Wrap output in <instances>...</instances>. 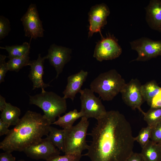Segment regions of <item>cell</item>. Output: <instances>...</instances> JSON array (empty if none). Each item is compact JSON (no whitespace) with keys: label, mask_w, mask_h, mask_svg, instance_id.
I'll return each instance as SVG.
<instances>
[{"label":"cell","mask_w":161,"mask_h":161,"mask_svg":"<svg viewBox=\"0 0 161 161\" xmlns=\"http://www.w3.org/2000/svg\"><path fill=\"white\" fill-rule=\"evenodd\" d=\"M88 134L92 138L84 155L91 161H125L133 153L131 125L119 111L111 110L97 120Z\"/></svg>","instance_id":"obj_1"},{"label":"cell","mask_w":161,"mask_h":161,"mask_svg":"<svg viewBox=\"0 0 161 161\" xmlns=\"http://www.w3.org/2000/svg\"><path fill=\"white\" fill-rule=\"evenodd\" d=\"M52 124L44 115L27 111L0 143L5 151H23L48 135Z\"/></svg>","instance_id":"obj_2"},{"label":"cell","mask_w":161,"mask_h":161,"mask_svg":"<svg viewBox=\"0 0 161 161\" xmlns=\"http://www.w3.org/2000/svg\"><path fill=\"white\" fill-rule=\"evenodd\" d=\"M124 79L115 69L100 74L91 82L90 89L103 101H111L126 84Z\"/></svg>","instance_id":"obj_3"},{"label":"cell","mask_w":161,"mask_h":161,"mask_svg":"<svg viewBox=\"0 0 161 161\" xmlns=\"http://www.w3.org/2000/svg\"><path fill=\"white\" fill-rule=\"evenodd\" d=\"M29 103L35 105L43 111L44 115L51 124L67 109L66 99L52 92L42 90L41 93L29 95Z\"/></svg>","instance_id":"obj_4"},{"label":"cell","mask_w":161,"mask_h":161,"mask_svg":"<svg viewBox=\"0 0 161 161\" xmlns=\"http://www.w3.org/2000/svg\"><path fill=\"white\" fill-rule=\"evenodd\" d=\"M88 119L82 117L76 125L64 129L65 154H81L87 149L89 145L86 138L89 124Z\"/></svg>","instance_id":"obj_5"},{"label":"cell","mask_w":161,"mask_h":161,"mask_svg":"<svg viewBox=\"0 0 161 161\" xmlns=\"http://www.w3.org/2000/svg\"><path fill=\"white\" fill-rule=\"evenodd\" d=\"M80 99L81 111L83 117L88 119L94 118L97 120L105 114L107 111L99 97L95 96L90 89H81Z\"/></svg>","instance_id":"obj_6"},{"label":"cell","mask_w":161,"mask_h":161,"mask_svg":"<svg viewBox=\"0 0 161 161\" xmlns=\"http://www.w3.org/2000/svg\"><path fill=\"white\" fill-rule=\"evenodd\" d=\"M122 49L119 44L118 40L109 33L101 38L95 46L93 57L98 61L112 60L118 57L122 53Z\"/></svg>","instance_id":"obj_7"},{"label":"cell","mask_w":161,"mask_h":161,"mask_svg":"<svg viewBox=\"0 0 161 161\" xmlns=\"http://www.w3.org/2000/svg\"><path fill=\"white\" fill-rule=\"evenodd\" d=\"M131 49L136 51L138 56L132 61H144L161 56V40L154 41L142 37L130 43Z\"/></svg>","instance_id":"obj_8"},{"label":"cell","mask_w":161,"mask_h":161,"mask_svg":"<svg viewBox=\"0 0 161 161\" xmlns=\"http://www.w3.org/2000/svg\"><path fill=\"white\" fill-rule=\"evenodd\" d=\"M21 21L25 36L30 37L31 39H36L44 36V30L35 4H30Z\"/></svg>","instance_id":"obj_9"},{"label":"cell","mask_w":161,"mask_h":161,"mask_svg":"<svg viewBox=\"0 0 161 161\" xmlns=\"http://www.w3.org/2000/svg\"><path fill=\"white\" fill-rule=\"evenodd\" d=\"M141 85L137 79H132L126 83L120 93L126 104L133 110L138 109L143 115L145 112L141 108L144 101L141 92Z\"/></svg>","instance_id":"obj_10"},{"label":"cell","mask_w":161,"mask_h":161,"mask_svg":"<svg viewBox=\"0 0 161 161\" xmlns=\"http://www.w3.org/2000/svg\"><path fill=\"white\" fill-rule=\"evenodd\" d=\"M28 157L35 160L43 159L46 161L59 155L58 149L47 137L38 143L31 146L23 151Z\"/></svg>","instance_id":"obj_11"},{"label":"cell","mask_w":161,"mask_h":161,"mask_svg":"<svg viewBox=\"0 0 161 161\" xmlns=\"http://www.w3.org/2000/svg\"><path fill=\"white\" fill-rule=\"evenodd\" d=\"M110 13L109 9L105 3L96 4L91 8L88 13L89 22L88 38L94 33L99 32L107 23V18Z\"/></svg>","instance_id":"obj_12"},{"label":"cell","mask_w":161,"mask_h":161,"mask_svg":"<svg viewBox=\"0 0 161 161\" xmlns=\"http://www.w3.org/2000/svg\"><path fill=\"white\" fill-rule=\"evenodd\" d=\"M48 51L47 59L55 68L56 72L55 78H57L62 72L65 65L71 60L72 49L53 44L50 46Z\"/></svg>","instance_id":"obj_13"},{"label":"cell","mask_w":161,"mask_h":161,"mask_svg":"<svg viewBox=\"0 0 161 161\" xmlns=\"http://www.w3.org/2000/svg\"><path fill=\"white\" fill-rule=\"evenodd\" d=\"M46 59H47V55L42 57L39 54L36 60L30 61L29 66L30 70L28 77L32 83V90L41 88L43 90L50 86L49 83H45L43 79L44 73V64Z\"/></svg>","instance_id":"obj_14"},{"label":"cell","mask_w":161,"mask_h":161,"mask_svg":"<svg viewBox=\"0 0 161 161\" xmlns=\"http://www.w3.org/2000/svg\"><path fill=\"white\" fill-rule=\"evenodd\" d=\"M88 74L86 71L82 69L79 72L67 78V83L63 92L64 98L70 99L73 101L77 94L79 92Z\"/></svg>","instance_id":"obj_15"},{"label":"cell","mask_w":161,"mask_h":161,"mask_svg":"<svg viewBox=\"0 0 161 161\" xmlns=\"http://www.w3.org/2000/svg\"><path fill=\"white\" fill-rule=\"evenodd\" d=\"M145 10V19L149 26L161 32V1L150 0Z\"/></svg>","instance_id":"obj_16"},{"label":"cell","mask_w":161,"mask_h":161,"mask_svg":"<svg viewBox=\"0 0 161 161\" xmlns=\"http://www.w3.org/2000/svg\"><path fill=\"white\" fill-rule=\"evenodd\" d=\"M21 113L19 108L7 103L5 108L1 112L0 119L10 126H15L20 119Z\"/></svg>","instance_id":"obj_17"},{"label":"cell","mask_w":161,"mask_h":161,"mask_svg":"<svg viewBox=\"0 0 161 161\" xmlns=\"http://www.w3.org/2000/svg\"><path fill=\"white\" fill-rule=\"evenodd\" d=\"M83 117V114L81 111L79 112L75 109L59 117L52 124L59 126L63 129H67L72 127L77 120Z\"/></svg>","instance_id":"obj_18"},{"label":"cell","mask_w":161,"mask_h":161,"mask_svg":"<svg viewBox=\"0 0 161 161\" xmlns=\"http://www.w3.org/2000/svg\"><path fill=\"white\" fill-rule=\"evenodd\" d=\"M142 148L141 154L145 161H161V151L158 143L150 140Z\"/></svg>","instance_id":"obj_19"},{"label":"cell","mask_w":161,"mask_h":161,"mask_svg":"<svg viewBox=\"0 0 161 161\" xmlns=\"http://www.w3.org/2000/svg\"><path fill=\"white\" fill-rule=\"evenodd\" d=\"M47 137L51 143L59 150L64 153L65 130L58 129L50 126Z\"/></svg>","instance_id":"obj_20"},{"label":"cell","mask_w":161,"mask_h":161,"mask_svg":"<svg viewBox=\"0 0 161 161\" xmlns=\"http://www.w3.org/2000/svg\"><path fill=\"white\" fill-rule=\"evenodd\" d=\"M161 89L154 80L148 81L141 85V90L144 100L149 106L153 98Z\"/></svg>","instance_id":"obj_21"},{"label":"cell","mask_w":161,"mask_h":161,"mask_svg":"<svg viewBox=\"0 0 161 161\" xmlns=\"http://www.w3.org/2000/svg\"><path fill=\"white\" fill-rule=\"evenodd\" d=\"M0 48L5 49L8 52L7 56L9 59L23 56L30 51V44L27 42H24L21 45L11 46H6Z\"/></svg>","instance_id":"obj_22"},{"label":"cell","mask_w":161,"mask_h":161,"mask_svg":"<svg viewBox=\"0 0 161 161\" xmlns=\"http://www.w3.org/2000/svg\"><path fill=\"white\" fill-rule=\"evenodd\" d=\"M30 51L22 56L9 59L7 62L9 71L18 72L23 67L29 66Z\"/></svg>","instance_id":"obj_23"},{"label":"cell","mask_w":161,"mask_h":161,"mask_svg":"<svg viewBox=\"0 0 161 161\" xmlns=\"http://www.w3.org/2000/svg\"><path fill=\"white\" fill-rule=\"evenodd\" d=\"M143 115L148 126L152 127L161 122V108H150Z\"/></svg>","instance_id":"obj_24"},{"label":"cell","mask_w":161,"mask_h":161,"mask_svg":"<svg viewBox=\"0 0 161 161\" xmlns=\"http://www.w3.org/2000/svg\"><path fill=\"white\" fill-rule=\"evenodd\" d=\"M151 128V127L148 126L142 128L137 136L134 137L135 140L139 143L142 148L150 140Z\"/></svg>","instance_id":"obj_25"},{"label":"cell","mask_w":161,"mask_h":161,"mask_svg":"<svg viewBox=\"0 0 161 161\" xmlns=\"http://www.w3.org/2000/svg\"><path fill=\"white\" fill-rule=\"evenodd\" d=\"M11 30L10 22L9 20L4 16H0V40L4 38Z\"/></svg>","instance_id":"obj_26"},{"label":"cell","mask_w":161,"mask_h":161,"mask_svg":"<svg viewBox=\"0 0 161 161\" xmlns=\"http://www.w3.org/2000/svg\"><path fill=\"white\" fill-rule=\"evenodd\" d=\"M82 156L81 154H65L63 156H58L46 161H80Z\"/></svg>","instance_id":"obj_27"},{"label":"cell","mask_w":161,"mask_h":161,"mask_svg":"<svg viewBox=\"0 0 161 161\" xmlns=\"http://www.w3.org/2000/svg\"><path fill=\"white\" fill-rule=\"evenodd\" d=\"M7 56L0 55V83L4 81V78L7 72L9 71L7 62L5 61Z\"/></svg>","instance_id":"obj_28"},{"label":"cell","mask_w":161,"mask_h":161,"mask_svg":"<svg viewBox=\"0 0 161 161\" xmlns=\"http://www.w3.org/2000/svg\"><path fill=\"white\" fill-rule=\"evenodd\" d=\"M150 139L157 143L161 142V122L152 127Z\"/></svg>","instance_id":"obj_29"},{"label":"cell","mask_w":161,"mask_h":161,"mask_svg":"<svg viewBox=\"0 0 161 161\" xmlns=\"http://www.w3.org/2000/svg\"><path fill=\"white\" fill-rule=\"evenodd\" d=\"M150 106L151 108H161V89L153 98Z\"/></svg>","instance_id":"obj_30"},{"label":"cell","mask_w":161,"mask_h":161,"mask_svg":"<svg viewBox=\"0 0 161 161\" xmlns=\"http://www.w3.org/2000/svg\"><path fill=\"white\" fill-rule=\"evenodd\" d=\"M0 161H16V158L11 152L5 151L0 154Z\"/></svg>","instance_id":"obj_31"},{"label":"cell","mask_w":161,"mask_h":161,"mask_svg":"<svg viewBox=\"0 0 161 161\" xmlns=\"http://www.w3.org/2000/svg\"><path fill=\"white\" fill-rule=\"evenodd\" d=\"M10 126L0 119V136L7 135L10 131L9 127Z\"/></svg>","instance_id":"obj_32"},{"label":"cell","mask_w":161,"mask_h":161,"mask_svg":"<svg viewBox=\"0 0 161 161\" xmlns=\"http://www.w3.org/2000/svg\"><path fill=\"white\" fill-rule=\"evenodd\" d=\"M125 161H145L140 153H133Z\"/></svg>","instance_id":"obj_33"},{"label":"cell","mask_w":161,"mask_h":161,"mask_svg":"<svg viewBox=\"0 0 161 161\" xmlns=\"http://www.w3.org/2000/svg\"><path fill=\"white\" fill-rule=\"evenodd\" d=\"M7 102L5 99L1 95H0V111L1 112L5 107Z\"/></svg>","instance_id":"obj_34"},{"label":"cell","mask_w":161,"mask_h":161,"mask_svg":"<svg viewBox=\"0 0 161 161\" xmlns=\"http://www.w3.org/2000/svg\"><path fill=\"white\" fill-rule=\"evenodd\" d=\"M161 151V142L157 143Z\"/></svg>","instance_id":"obj_35"},{"label":"cell","mask_w":161,"mask_h":161,"mask_svg":"<svg viewBox=\"0 0 161 161\" xmlns=\"http://www.w3.org/2000/svg\"><path fill=\"white\" fill-rule=\"evenodd\" d=\"M18 161H24L23 160H19Z\"/></svg>","instance_id":"obj_36"}]
</instances>
